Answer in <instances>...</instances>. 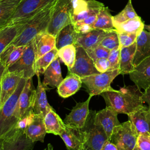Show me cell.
<instances>
[{
  "mask_svg": "<svg viewBox=\"0 0 150 150\" xmlns=\"http://www.w3.org/2000/svg\"><path fill=\"white\" fill-rule=\"evenodd\" d=\"M143 93L135 84L121 87L116 90L112 87L100 95L105 100L106 105L114 109L118 114L127 115L144 107Z\"/></svg>",
  "mask_w": 150,
  "mask_h": 150,
  "instance_id": "cell-1",
  "label": "cell"
},
{
  "mask_svg": "<svg viewBox=\"0 0 150 150\" xmlns=\"http://www.w3.org/2000/svg\"><path fill=\"white\" fill-rule=\"evenodd\" d=\"M57 0L49 5L26 22L20 33L11 43L15 46H26L39 33L47 31Z\"/></svg>",
  "mask_w": 150,
  "mask_h": 150,
  "instance_id": "cell-2",
  "label": "cell"
},
{
  "mask_svg": "<svg viewBox=\"0 0 150 150\" xmlns=\"http://www.w3.org/2000/svg\"><path fill=\"white\" fill-rule=\"evenodd\" d=\"M26 80V79H21L15 91L0 109V139H3L10 133L19 120L17 109L18 102Z\"/></svg>",
  "mask_w": 150,
  "mask_h": 150,
  "instance_id": "cell-3",
  "label": "cell"
},
{
  "mask_svg": "<svg viewBox=\"0 0 150 150\" xmlns=\"http://www.w3.org/2000/svg\"><path fill=\"white\" fill-rule=\"evenodd\" d=\"M96 112L90 110L86 124L81 128L84 138L81 150H101L108 141L102 127L95 123Z\"/></svg>",
  "mask_w": 150,
  "mask_h": 150,
  "instance_id": "cell-4",
  "label": "cell"
},
{
  "mask_svg": "<svg viewBox=\"0 0 150 150\" xmlns=\"http://www.w3.org/2000/svg\"><path fill=\"white\" fill-rule=\"evenodd\" d=\"M138 137V134L134 125L128 120L114 128L109 141L118 150H133Z\"/></svg>",
  "mask_w": 150,
  "mask_h": 150,
  "instance_id": "cell-5",
  "label": "cell"
},
{
  "mask_svg": "<svg viewBox=\"0 0 150 150\" xmlns=\"http://www.w3.org/2000/svg\"><path fill=\"white\" fill-rule=\"evenodd\" d=\"M56 0H22L8 25L23 24Z\"/></svg>",
  "mask_w": 150,
  "mask_h": 150,
  "instance_id": "cell-6",
  "label": "cell"
},
{
  "mask_svg": "<svg viewBox=\"0 0 150 150\" xmlns=\"http://www.w3.org/2000/svg\"><path fill=\"white\" fill-rule=\"evenodd\" d=\"M119 74H120L119 69L108 70L104 73L82 77L81 81L89 95L94 96L101 94L111 88V83Z\"/></svg>",
  "mask_w": 150,
  "mask_h": 150,
  "instance_id": "cell-7",
  "label": "cell"
},
{
  "mask_svg": "<svg viewBox=\"0 0 150 150\" xmlns=\"http://www.w3.org/2000/svg\"><path fill=\"white\" fill-rule=\"evenodd\" d=\"M73 23L71 0H57L47 32L56 36L65 26Z\"/></svg>",
  "mask_w": 150,
  "mask_h": 150,
  "instance_id": "cell-8",
  "label": "cell"
},
{
  "mask_svg": "<svg viewBox=\"0 0 150 150\" xmlns=\"http://www.w3.org/2000/svg\"><path fill=\"white\" fill-rule=\"evenodd\" d=\"M36 60V54L33 39L27 45V47L22 57L13 65L8 67L6 71L15 73L22 78L26 79L32 78L35 75L33 68Z\"/></svg>",
  "mask_w": 150,
  "mask_h": 150,
  "instance_id": "cell-9",
  "label": "cell"
},
{
  "mask_svg": "<svg viewBox=\"0 0 150 150\" xmlns=\"http://www.w3.org/2000/svg\"><path fill=\"white\" fill-rule=\"evenodd\" d=\"M76 56L73 67L68 72L74 73L81 78L90 75L100 73L96 69L94 62L87 52L81 46H75Z\"/></svg>",
  "mask_w": 150,
  "mask_h": 150,
  "instance_id": "cell-10",
  "label": "cell"
},
{
  "mask_svg": "<svg viewBox=\"0 0 150 150\" xmlns=\"http://www.w3.org/2000/svg\"><path fill=\"white\" fill-rule=\"evenodd\" d=\"M73 23L98 13L104 4L96 0H71Z\"/></svg>",
  "mask_w": 150,
  "mask_h": 150,
  "instance_id": "cell-11",
  "label": "cell"
},
{
  "mask_svg": "<svg viewBox=\"0 0 150 150\" xmlns=\"http://www.w3.org/2000/svg\"><path fill=\"white\" fill-rule=\"evenodd\" d=\"M34 144L24 130H15L2 139V150H32Z\"/></svg>",
  "mask_w": 150,
  "mask_h": 150,
  "instance_id": "cell-12",
  "label": "cell"
},
{
  "mask_svg": "<svg viewBox=\"0 0 150 150\" xmlns=\"http://www.w3.org/2000/svg\"><path fill=\"white\" fill-rule=\"evenodd\" d=\"M92 97L89 95L85 101L76 103L71 112L64 119L66 125L77 128H82L84 126L90 112L89 103Z\"/></svg>",
  "mask_w": 150,
  "mask_h": 150,
  "instance_id": "cell-13",
  "label": "cell"
},
{
  "mask_svg": "<svg viewBox=\"0 0 150 150\" xmlns=\"http://www.w3.org/2000/svg\"><path fill=\"white\" fill-rule=\"evenodd\" d=\"M118 113L111 107H107L96 112L95 123L102 127L109 141L114 128L121 123L118 119Z\"/></svg>",
  "mask_w": 150,
  "mask_h": 150,
  "instance_id": "cell-14",
  "label": "cell"
},
{
  "mask_svg": "<svg viewBox=\"0 0 150 150\" xmlns=\"http://www.w3.org/2000/svg\"><path fill=\"white\" fill-rule=\"evenodd\" d=\"M36 90L32 82V78L26 79L23 88L21 93L18 102V112L19 119L30 109H32L35 98Z\"/></svg>",
  "mask_w": 150,
  "mask_h": 150,
  "instance_id": "cell-15",
  "label": "cell"
},
{
  "mask_svg": "<svg viewBox=\"0 0 150 150\" xmlns=\"http://www.w3.org/2000/svg\"><path fill=\"white\" fill-rule=\"evenodd\" d=\"M130 79L140 89L144 90L150 87V57L134 66L129 74Z\"/></svg>",
  "mask_w": 150,
  "mask_h": 150,
  "instance_id": "cell-16",
  "label": "cell"
},
{
  "mask_svg": "<svg viewBox=\"0 0 150 150\" xmlns=\"http://www.w3.org/2000/svg\"><path fill=\"white\" fill-rule=\"evenodd\" d=\"M21 79L18 74L6 70L1 81L0 109L15 91Z\"/></svg>",
  "mask_w": 150,
  "mask_h": 150,
  "instance_id": "cell-17",
  "label": "cell"
},
{
  "mask_svg": "<svg viewBox=\"0 0 150 150\" xmlns=\"http://www.w3.org/2000/svg\"><path fill=\"white\" fill-rule=\"evenodd\" d=\"M110 32H111L100 29H93L89 32L79 34L75 46H81L85 50L93 49L99 46L103 39Z\"/></svg>",
  "mask_w": 150,
  "mask_h": 150,
  "instance_id": "cell-18",
  "label": "cell"
},
{
  "mask_svg": "<svg viewBox=\"0 0 150 150\" xmlns=\"http://www.w3.org/2000/svg\"><path fill=\"white\" fill-rule=\"evenodd\" d=\"M67 150H81L83 144V132L81 128L71 127L66 125L64 129L59 135Z\"/></svg>",
  "mask_w": 150,
  "mask_h": 150,
  "instance_id": "cell-19",
  "label": "cell"
},
{
  "mask_svg": "<svg viewBox=\"0 0 150 150\" xmlns=\"http://www.w3.org/2000/svg\"><path fill=\"white\" fill-rule=\"evenodd\" d=\"M128 120L134 125L138 135L150 134V107L144 106L139 110L128 115Z\"/></svg>",
  "mask_w": 150,
  "mask_h": 150,
  "instance_id": "cell-20",
  "label": "cell"
},
{
  "mask_svg": "<svg viewBox=\"0 0 150 150\" xmlns=\"http://www.w3.org/2000/svg\"><path fill=\"white\" fill-rule=\"evenodd\" d=\"M33 42L36 60L56 47V37L47 31L38 33Z\"/></svg>",
  "mask_w": 150,
  "mask_h": 150,
  "instance_id": "cell-21",
  "label": "cell"
},
{
  "mask_svg": "<svg viewBox=\"0 0 150 150\" xmlns=\"http://www.w3.org/2000/svg\"><path fill=\"white\" fill-rule=\"evenodd\" d=\"M81 78L70 72L63 79L57 88V93L62 98H68L74 94L81 87Z\"/></svg>",
  "mask_w": 150,
  "mask_h": 150,
  "instance_id": "cell-22",
  "label": "cell"
},
{
  "mask_svg": "<svg viewBox=\"0 0 150 150\" xmlns=\"http://www.w3.org/2000/svg\"><path fill=\"white\" fill-rule=\"evenodd\" d=\"M135 42L136 50L133 60L134 66L150 57V33L144 29L138 35Z\"/></svg>",
  "mask_w": 150,
  "mask_h": 150,
  "instance_id": "cell-23",
  "label": "cell"
},
{
  "mask_svg": "<svg viewBox=\"0 0 150 150\" xmlns=\"http://www.w3.org/2000/svg\"><path fill=\"white\" fill-rule=\"evenodd\" d=\"M44 79L42 84L46 89L47 86L52 88L57 87L63 80L62 75L60 59L56 57L45 71Z\"/></svg>",
  "mask_w": 150,
  "mask_h": 150,
  "instance_id": "cell-24",
  "label": "cell"
},
{
  "mask_svg": "<svg viewBox=\"0 0 150 150\" xmlns=\"http://www.w3.org/2000/svg\"><path fill=\"white\" fill-rule=\"evenodd\" d=\"M37 77L38 86L36 88L35 98L33 109L36 114H40L45 117L46 114L53 108L47 101L46 93V88L41 82L40 76H37Z\"/></svg>",
  "mask_w": 150,
  "mask_h": 150,
  "instance_id": "cell-25",
  "label": "cell"
},
{
  "mask_svg": "<svg viewBox=\"0 0 150 150\" xmlns=\"http://www.w3.org/2000/svg\"><path fill=\"white\" fill-rule=\"evenodd\" d=\"M44 117L40 114H36L33 121L25 129L26 135L33 142H43L47 134L44 122Z\"/></svg>",
  "mask_w": 150,
  "mask_h": 150,
  "instance_id": "cell-26",
  "label": "cell"
},
{
  "mask_svg": "<svg viewBox=\"0 0 150 150\" xmlns=\"http://www.w3.org/2000/svg\"><path fill=\"white\" fill-rule=\"evenodd\" d=\"M79 35L74 23L65 26L59 31L56 36V47L59 50L67 45H75Z\"/></svg>",
  "mask_w": 150,
  "mask_h": 150,
  "instance_id": "cell-27",
  "label": "cell"
},
{
  "mask_svg": "<svg viewBox=\"0 0 150 150\" xmlns=\"http://www.w3.org/2000/svg\"><path fill=\"white\" fill-rule=\"evenodd\" d=\"M136 50V42L129 46L121 47L119 70L120 74H129L134 69V57Z\"/></svg>",
  "mask_w": 150,
  "mask_h": 150,
  "instance_id": "cell-28",
  "label": "cell"
},
{
  "mask_svg": "<svg viewBox=\"0 0 150 150\" xmlns=\"http://www.w3.org/2000/svg\"><path fill=\"white\" fill-rule=\"evenodd\" d=\"M24 25H6L0 29V54L20 33Z\"/></svg>",
  "mask_w": 150,
  "mask_h": 150,
  "instance_id": "cell-29",
  "label": "cell"
},
{
  "mask_svg": "<svg viewBox=\"0 0 150 150\" xmlns=\"http://www.w3.org/2000/svg\"><path fill=\"white\" fill-rule=\"evenodd\" d=\"M118 33H134L139 35L144 29V23L139 16H137L121 23L113 22Z\"/></svg>",
  "mask_w": 150,
  "mask_h": 150,
  "instance_id": "cell-30",
  "label": "cell"
},
{
  "mask_svg": "<svg viewBox=\"0 0 150 150\" xmlns=\"http://www.w3.org/2000/svg\"><path fill=\"white\" fill-rule=\"evenodd\" d=\"M26 47L27 45L15 46L10 44L0 54L1 62L7 69L22 57Z\"/></svg>",
  "mask_w": 150,
  "mask_h": 150,
  "instance_id": "cell-31",
  "label": "cell"
},
{
  "mask_svg": "<svg viewBox=\"0 0 150 150\" xmlns=\"http://www.w3.org/2000/svg\"><path fill=\"white\" fill-rule=\"evenodd\" d=\"M44 122L46 132L48 134L59 135L66 127L65 123L54 109L46 114L44 118Z\"/></svg>",
  "mask_w": 150,
  "mask_h": 150,
  "instance_id": "cell-32",
  "label": "cell"
},
{
  "mask_svg": "<svg viewBox=\"0 0 150 150\" xmlns=\"http://www.w3.org/2000/svg\"><path fill=\"white\" fill-rule=\"evenodd\" d=\"M22 0H0V29L8 25Z\"/></svg>",
  "mask_w": 150,
  "mask_h": 150,
  "instance_id": "cell-33",
  "label": "cell"
},
{
  "mask_svg": "<svg viewBox=\"0 0 150 150\" xmlns=\"http://www.w3.org/2000/svg\"><path fill=\"white\" fill-rule=\"evenodd\" d=\"M94 29H100L108 32L115 30L113 25L112 16L108 7L103 6L99 11L96 22L93 25Z\"/></svg>",
  "mask_w": 150,
  "mask_h": 150,
  "instance_id": "cell-34",
  "label": "cell"
},
{
  "mask_svg": "<svg viewBox=\"0 0 150 150\" xmlns=\"http://www.w3.org/2000/svg\"><path fill=\"white\" fill-rule=\"evenodd\" d=\"M57 53L58 49L55 47L51 51L36 60L33 66L35 75L38 76L43 74L50 63L58 57Z\"/></svg>",
  "mask_w": 150,
  "mask_h": 150,
  "instance_id": "cell-35",
  "label": "cell"
},
{
  "mask_svg": "<svg viewBox=\"0 0 150 150\" xmlns=\"http://www.w3.org/2000/svg\"><path fill=\"white\" fill-rule=\"evenodd\" d=\"M57 55L70 70L74 66L76 56V48L75 45H70L65 46L58 50Z\"/></svg>",
  "mask_w": 150,
  "mask_h": 150,
  "instance_id": "cell-36",
  "label": "cell"
},
{
  "mask_svg": "<svg viewBox=\"0 0 150 150\" xmlns=\"http://www.w3.org/2000/svg\"><path fill=\"white\" fill-rule=\"evenodd\" d=\"M137 16H138V15L132 6L131 0H128L123 10L117 15L112 16V21L113 22L121 23Z\"/></svg>",
  "mask_w": 150,
  "mask_h": 150,
  "instance_id": "cell-37",
  "label": "cell"
},
{
  "mask_svg": "<svg viewBox=\"0 0 150 150\" xmlns=\"http://www.w3.org/2000/svg\"><path fill=\"white\" fill-rule=\"evenodd\" d=\"M100 46L111 50L120 46L117 32L114 30L110 32L101 42Z\"/></svg>",
  "mask_w": 150,
  "mask_h": 150,
  "instance_id": "cell-38",
  "label": "cell"
},
{
  "mask_svg": "<svg viewBox=\"0 0 150 150\" xmlns=\"http://www.w3.org/2000/svg\"><path fill=\"white\" fill-rule=\"evenodd\" d=\"M35 115L36 114L35 113L33 108L29 110L18 120L16 126L12 131L15 130H25L27 126H28L33 121Z\"/></svg>",
  "mask_w": 150,
  "mask_h": 150,
  "instance_id": "cell-39",
  "label": "cell"
},
{
  "mask_svg": "<svg viewBox=\"0 0 150 150\" xmlns=\"http://www.w3.org/2000/svg\"><path fill=\"white\" fill-rule=\"evenodd\" d=\"M89 56L92 59V60L95 62L97 59L101 58H108L110 50L99 45L97 47L86 50Z\"/></svg>",
  "mask_w": 150,
  "mask_h": 150,
  "instance_id": "cell-40",
  "label": "cell"
},
{
  "mask_svg": "<svg viewBox=\"0 0 150 150\" xmlns=\"http://www.w3.org/2000/svg\"><path fill=\"white\" fill-rule=\"evenodd\" d=\"M120 47H118L114 49L111 50L110 52L108 60L110 62L109 70L119 69L120 59Z\"/></svg>",
  "mask_w": 150,
  "mask_h": 150,
  "instance_id": "cell-41",
  "label": "cell"
},
{
  "mask_svg": "<svg viewBox=\"0 0 150 150\" xmlns=\"http://www.w3.org/2000/svg\"><path fill=\"white\" fill-rule=\"evenodd\" d=\"M118 36L120 47L121 48L129 46L134 43L136 42L138 35L134 33H118Z\"/></svg>",
  "mask_w": 150,
  "mask_h": 150,
  "instance_id": "cell-42",
  "label": "cell"
},
{
  "mask_svg": "<svg viewBox=\"0 0 150 150\" xmlns=\"http://www.w3.org/2000/svg\"><path fill=\"white\" fill-rule=\"evenodd\" d=\"M136 146L139 150H150V134H139Z\"/></svg>",
  "mask_w": 150,
  "mask_h": 150,
  "instance_id": "cell-43",
  "label": "cell"
},
{
  "mask_svg": "<svg viewBox=\"0 0 150 150\" xmlns=\"http://www.w3.org/2000/svg\"><path fill=\"white\" fill-rule=\"evenodd\" d=\"M96 69L99 73H104L109 70L110 62L107 58H101L97 59L94 62Z\"/></svg>",
  "mask_w": 150,
  "mask_h": 150,
  "instance_id": "cell-44",
  "label": "cell"
},
{
  "mask_svg": "<svg viewBox=\"0 0 150 150\" xmlns=\"http://www.w3.org/2000/svg\"><path fill=\"white\" fill-rule=\"evenodd\" d=\"M75 28L78 32L79 34H83L91 31L94 29L92 25H90L88 24L84 23H79L78 22H76L74 23Z\"/></svg>",
  "mask_w": 150,
  "mask_h": 150,
  "instance_id": "cell-45",
  "label": "cell"
},
{
  "mask_svg": "<svg viewBox=\"0 0 150 150\" xmlns=\"http://www.w3.org/2000/svg\"><path fill=\"white\" fill-rule=\"evenodd\" d=\"M142 100L143 102L146 103L150 107V87L145 90L142 96Z\"/></svg>",
  "mask_w": 150,
  "mask_h": 150,
  "instance_id": "cell-46",
  "label": "cell"
},
{
  "mask_svg": "<svg viewBox=\"0 0 150 150\" xmlns=\"http://www.w3.org/2000/svg\"><path fill=\"white\" fill-rule=\"evenodd\" d=\"M101 150H118L117 147L110 141H108L103 146Z\"/></svg>",
  "mask_w": 150,
  "mask_h": 150,
  "instance_id": "cell-47",
  "label": "cell"
},
{
  "mask_svg": "<svg viewBox=\"0 0 150 150\" xmlns=\"http://www.w3.org/2000/svg\"><path fill=\"white\" fill-rule=\"evenodd\" d=\"M6 70V67L2 64V63L1 62H0V83L2 80V78L4 74V73H5Z\"/></svg>",
  "mask_w": 150,
  "mask_h": 150,
  "instance_id": "cell-48",
  "label": "cell"
},
{
  "mask_svg": "<svg viewBox=\"0 0 150 150\" xmlns=\"http://www.w3.org/2000/svg\"><path fill=\"white\" fill-rule=\"evenodd\" d=\"M144 29L146 30L150 33V25H144Z\"/></svg>",
  "mask_w": 150,
  "mask_h": 150,
  "instance_id": "cell-49",
  "label": "cell"
},
{
  "mask_svg": "<svg viewBox=\"0 0 150 150\" xmlns=\"http://www.w3.org/2000/svg\"><path fill=\"white\" fill-rule=\"evenodd\" d=\"M47 150H53V146L50 144H48L47 146Z\"/></svg>",
  "mask_w": 150,
  "mask_h": 150,
  "instance_id": "cell-50",
  "label": "cell"
},
{
  "mask_svg": "<svg viewBox=\"0 0 150 150\" xmlns=\"http://www.w3.org/2000/svg\"><path fill=\"white\" fill-rule=\"evenodd\" d=\"M2 149V139H0V150Z\"/></svg>",
  "mask_w": 150,
  "mask_h": 150,
  "instance_id": "cell-51",
  "label": "cell"
},
{
  "mask_svg": "<svg viewBox=\"0 0 150 150\" xmlns=\"http://www.w3.org/2000/svg\"><path fill=\"white\" fill-rule=\"evenodd\" d=\"M133 150H139L138 149V148H137V146L135 145V146L134 148V149H133Z\"/></svg>",
  "mask_w": 150,
  "mask_h": 150,
  "instance_id": "cell-52",
  "label": "cell"
},
{
  "mask_svg": "<svg viewBox=\"0 0 150 150\" xmlns=\"http://www.w3.org/2000/svg\"><path fill=\"white\" fill-rule=\"evenodd\" d=\"M0 98H1V83H0Z\"/></svg>",
  "mask_w": 150,
  "mask_h": 150,
  "instance_id": "cell-53",
  "label": "cell"
},
{
  "mask_svg": "<svg viewBox=\"0 0 150 150\" xmlns=\"http://www.w3.org/2000/svg\"><path fill=\"white\" fill-rule=\"evenodd\" d=\"M44 150H47V148H45Z\"/></svg>",
  "mask_w": 150,
  "mask_h": 150,
  "instance_id": "cell-54",
  "label": "cell"
},
{
  "mask_svg": "<svg viewBox=\"0 0 150 150\" xmlns=\"http://www.w3.org/2000/svg\"><path fill=\"white\" fill-rule=\"evenodd\" d=\"M0 62H1V57H0Z\"/></svg>",
  "mask_w": 150,
  "mask_h": 150,
  "instance_id": "cell-55",
  "label": "cell"
}]
</instances>
